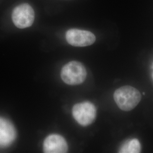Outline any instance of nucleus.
Masks as SVG:
<instances>
[{"label":"nucleus","instance_id":"0eeeda50","mask_svg":"<svg viewBox=\"0 0 153 153\" xmlns=\"http://www.w3.org/2000/svg\"><path fill=\"white\" fill-rule=\"evenodd\" d=\"M68 146L65 138L57 134H52L46 137L43 143V150L45 153H65Z\"/></svg>","mask_w":153,"mask_h":153},{"label":"nucleus","instance_id":"f257e3e1","mask_svg":"<svg viewBox=\"0 0 153 153\" xmlns=\"http://www.w3.org/2000/svg\"><path fill=\"white\" fill-rule=\"evenodd\" d=\"M115 103L120 109L129 111L134 109L141 99V95L137 88L125 86L117 89L114 94Z\"/></svg>","mask_w":153,"mask_h":153},{"label":"nucleus","instance_id":"20e7f679","mask_svg":"<svg viewBox=\"0 0 153 153\" xmlns=\"http://www.w3.org/2000/svg\"><path fill=\"white\" fill-rule=\"evenodd\" d=\"M11 18L16 27L26 28L32 26L35 20V12L29 4H22L14 9Z\"/></svg>","mask_w":153,"mask_h":153},{"label":"nucleus","instance_id":"7ed1b4c3","mask_svg":"<svg viewBox=\"0 0 153 153\" xmlns=\"http://www.w3.org/2000/svg\"><path fill=\"white\" fill-rule=\"evenodd\" d=\"M73 117L76 122L83 126L91 124L97 116V108L90 102L75 104L72 109Z\"/></svg>","mask_w":153,"mask_h":153},{"label":"nucleus","instance_id":"423d86ee","mask_svg":"<svg viewBox=\"0 0 153 153\" xmlns=\"http://www.w3.org/2000/svg\"><path fill=\"white\" fill-rule=\"evenodd\" d=\"M16 138V129L14 125L7 119L0 117V148L10 146Z\"/></svg>","mask_w":153,"mask_h":153},{"label":"nucleus","instance_id":"6e6552de","mask_svg":"<svg viewBox=\"0 0 153 153\" xmlns=\"http://www.w3.org/2000/svg\"><path fill=\"white\" fill-rule=\"evenodd\" d=\"M141 151V145L136 138H133L124 142L119 149V153H138Z\"/></svg>","mask_w":153,"mask_h":153},{"label":"nucleus","instance_id":"39448f33","mask_svg":"<svg viewBox=\"0 0 153 153\" xmlns=\"http://www.w3.org/2000/svg\"><path fill=\"white\" fill-rule=\"evenodd\" d=\"M66 40L71 45L83 47L94 44L96 37L90 31L71 28L66 33Z\"/></svg>","mask_w":153,"mask_h":153},{"label":"nucleus","instance_id":"f03ea898","mask_svg":"<svg viewBox=\"0 0 153 153\" xmlns=\"http://www.w3.org/2000/svg\"><path fill=\"white\" fill-rule=\"evenodd\" d=\"M87 76L85 67L82 63L72 61L64 66L61 71L62 81L69 85H77L85 81Z\"/></svg>","mask_w":153,"mask_h":153}]
</instances>
